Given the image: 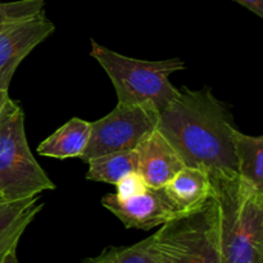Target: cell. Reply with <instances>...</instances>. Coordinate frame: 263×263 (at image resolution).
<instances>
[{
  "label": "cell",
  "instance_id": "1",
  "mask_svg": "<svg viewBox=\"0 0 263 263\" xmlns=\"http://www.w3.org/2000/svg\"><path fill=\"white\" fill-rule=\"evenodd\" d=\"M157 130L176 149L185 166L208 174H238L233 134L234 116L208 89H179L159 113Z\"/></svg>",
  "mask_w": 263,
  "mask_h": 263
},
{
  "label": "cell",
  "instance_id": "2",
  "mask_svg": "<svg viewBox=\"0 0 263 263\" xmlns=\"http://www.w3.org/2000/svg\"><path fill=\"white\" fill-rule=\"evenodd\" d=\"M223 263H263V192L238 174L210 175Z\"/></svg>",
  "mask_w": 263,
  "mask_h": 263
},
{
  "label": "cell",
  "instance_id": "3",
  "mask_svg": "<svg viewBox=\"0 0 263 263\" xmlns=\"http://www.w3.org/2000/svg\"><path fill=\"white\" fill-rule=\"evenodd\" d=\"M90 55L102 66L112 81L117 94V104H151L159 113L179 91L170 77L185 68V62L180 58L162 61L131 58L95 40H91Z\"/></svg>",
  "mask_w": 263,
  "mask_h": 263
},
{
  "label": "cell",
  "instance_id": "4",
  "mask_svg": "<svg viewBox=\"0 0 263 263\" xmlns=\"http://www.w3.org/2000/svg\"><path fill=\"white\" fill-rule=\"evenodd\" d=\"M151 239L156 263H223L215 195L195 210L163 223Z\"/></svg>",
  "mask_w": 263,
  "mask_h": 263
},
{
  "label": "cell",
  "instance_id": "5",
  "mask_svg": "<svg viewBox=\"0 0 263 263\" xmlns=\"http://www.w3.org/2000/svg\"><path fill=\"white\" fill-rule=\"evenodd\" d=\"M54 189L31 153L23 109L9 98L0 112V200L30 199Z\"/></svg>",
  "mask_w": 263,
  "mask_h": 263
},
{
  "label": "cell",
  "instance_id": "6",
  "mask_svg": "<svg viewBox=\"0 0 263 263\" xmlns=\"http://www.w3.org/2000/svg\"><path fill=\"white\" fill-rule=\"evenodd\" d=\"M159 112L151 104L117 107L100 120L90 122V139L80 157L85 163L98 157L135 151L153 133Z\"/></svg>",
  "mask_w": 263,
  "mask_h": 263
},
{
  "label": "cell",
  "instance_id": "7",
  "mask_svg": "<svg viewBox=\"0 0 263 263\" xmlns=\"http://www.w3.org/2000/svg\"><path fill=\"white\" fill-rule=\"evenodd\" d=\"M54 31L44 9L0 25V89L8 91L21 62Z\"/></svg>",
  "mask_w": 263,
  "mask_h": 263
},
{
  "label": "cell",
  "instance_id": "8",
  "mask_svg": "<svg viewBox=\"0 0 263 263\" xmlns=\"http://www.w3.org/2000/svg\"><path fill=\"white\" fill-rule=\"evenodd\" d=\"M102 204L116 216L126 229L149 231L181 216L164 187L148 186L140 194L121 199L115 193L103 197Z\"/></svg>",
  "mask_w": 263,
  "mask_h": 263
},
{
  "label": "cell",
  "instance_id": "9",
  "mask_svg": "<svg viewBox=\"0 0 263 263\" xmlns=\"http://www.w3.org/2000/svg\"><path fill=\"white\" fill-rule=\"evenodd\" d=\"M136 151L139 157L138 172L148 186H164L185 167L176 149L157 128Z\"/></svg>",
  "mask_w": 263,
  "mask_h": 263
},
{
  "label": "cell",
  "instance_id": "10",
  "mask_svg": "<svg viewBox=\"0 0 263 263\" xmlns=\"http://www.w3.org/2000/svg\"><path fill=\"white\" fill-rule=\"evenodd\" d=\"M43 207L39 195L14 202L0 200V262L17 249L21 236Z\"/></svg>",
  "mask_w": 263,
  "mask_h": 263
},
{
  "label": "cell",
  "instance_id": "11",
  "mask_svg": "<svg viewBox=\"0 0 263 263\" xmlns=\"http://www.w3.org/2000/svg\"><path fill=\"white\" fill-rule=\"evenodd\" d=\"M163 187L181 215L202 205L213 194L210 174L197 167L185 166Z\"/></svg>",
  "mask_w": 263,
  "mask_h": 263
},
{
  "label": "cell",
  "instance_id": "12",
  "mask_svg": "<svg viewBox=\"0 0 263 263\" xmlns=\"http://www.w3.org/2000/svg\"><path fill=\"white\" fill-rule=\"evenodd\" d=\"M90 139V122L73 117L41 141L37 153L57 159L80 158Z\"/></svg>",
  "mask_w": 263,
  "mask_h": 263
},
{
  "label": "cell",
  "instance_id": "13",
  "mask_svg": "<svg viewBox=\"0 0 263 263\" xmlns=\"http://www.w3.org/2000/svg\"><path fill=\"white\" fill-rule=\"evenodd\" d=\"M238 175L263 192V136L233 134Z\"/></svg>",
  "mask_w": 263,
  "mask_h": 263
},
{
  "label": "cell",
  "instance_id": "14",
  "mask_svg": "<svg viewBox=\"0 0 263 263\" xmlns=\"http://www.w3.org/2000/svg\"><path fill=\"white\" fill-rule=\"evenodd\" d=\"M86 179L104 184L117 185L121 180L133 172H138V151L118 152L98 157L87 162Z\"/></svg>",
  "mask_w": 263,
  "mask_h": 263
},
{
  "label": "cell",
  "instance_id": "15",
  "mask_svg": "<svg viewBox=\"0 0 263 263\" xmlns=\"http://www.w3.org/2000/svg\"><path fill=\"white\" fill-rule=\"evenodd\" d=\"M151 236L133 246L108 247L99 256L82 263H156L151 251Z\"/></svg>",
  "mask_w": 263,
  "mask_h": 263
},
{
  "label": "cell",
  "instance_id": "16",
  "mask_svg": "<svg viewBox=\"0 0 263 263\" xmlns=\"http://www.w3.org/2000/svg\"><path fill=\"white\" fill-rule=\"evenodd\" d=\"M45 7V0H17V2L0 3V25L13 18L33 14Z\"/></svg>",
  "mask_w": 263,
  "mask_h": 263
},
{
  "label": "cell",
  "instance_id": "17",
  "mask_svg": "<svg viewBox=\"0 0 263 263\" xmlns=\"http://www.w3.org/2000/svg\"><path fill=\"white\" fill-rule=\"evenodd\" d=\"M116 187H117V190H116L115 194L121 199H127V198L134 197V195L140 194L141 192H144L148 187V185H146V182L144 181V179L139 172H133V174L123 177L116 185Z\"/></svg>",
  "mask_w": 263,
  "mask_h": 263
},
{
  "label": "cell",
  "instance_id": "18",
  "mask_svg": "<svg viewBox=\"0 0 263 263\" xmlns=\"http://www.w3.org/2000/svg\"><path fill=\"white\" fill-rule=\"evenodd\" d=\"M234 2L243 5L259 18H263V0H234Z\"/></svg>",
  "mask_w": 263,
  "mask_h": 263
},
{
  "label": "cell",
  "instance_id": "19",
  "mask_svg": "<svg viewBox=\"0 0 263 263\" xmlns=\"http://www.w3.org/2000/svg\"><path fill=\"white\" fill-rule=\"evenodd\" d=\"M0 263H20V261H18L17 258V249L9 252V253L3 258V261Z\"/></svg>",
  "mask_w": 263,
  "mask_h": 263
},
{
  "label": "cell",
  "instance_id": "20",
  "mask_svg": "<svg viewBox=\"0 0 263 263\" xmlns=\"http://www.w3.org/2000/svg\"><path fill=\"white\" fill-rule=\"evenodd\" d=\"M8 99H9V94H8L7 90L0 89V112H2L3 107H4V104L7 103Z\"/></svg>",
  "mask_w": 263,
  "mask_h": 263
}]
</instances>
